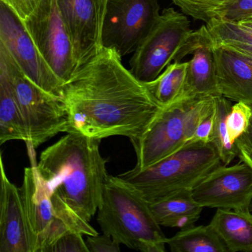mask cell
<instances>
[{
    "label": "cell",
    "instance_id": "6da1fadb",
    "mask_svg": "<svg viewBox=\"0 0 252 252\" xmlns=\"http://www.w3.org/2000/svg\"><path fill=\"white\" fill-rule=\"evenodd\" d=\"M61 101L67 114L66 133L98 140L139 138L163 108L118 53L105 48L64 82Z\"/></svg>",
    "mask_w": 252,
    "mask_h": 252
},
{
    "label": "cell",
    "instance_id": "7a4b0ae2",
    "mask_svg": "<svg viewBox=\"0 0 252 252\" xmlns=\"http://www.w3.org/2000/svg\"><path fill=\"white\" fill-rule=\"evenodd\" d=\"M101 140L70 132L45 149L38 170L51 192L90 222L102 201L109 176L108 158L100 151Z\"/></svg>",
    "mask_w": 252,
    "mask_h": 252
},
{
    "label": "cell",
    "instance_id": "3957f363",
    "mask_svg": "<svg viewBox=\"0 0 252 252\" xmlns=\"http://www.w3.org/2000/svg\"><path fill=\"white\" fill-rule=\"evenodd\" d=\"M97 222L104 234L129 249L164 252L167 237L149 203L119 176L109 175L104 184Z\"/></svg>",
    "mask_w": 252,
    "mask_h": 252
},
{
    "label": "cell",
    "instance_id": "277c9868",
    "mask_svg": "<svg viewBox=\"0 0 252 252\" xmlns=\"http://www.w3.org/2000/svg\"><path fill=\"white\" fill-rule=\"evenodd\" d=\"M31 166L24 171L20 187L31 252H45L62 236L70 231L97 235L89 222L78 215L58 194L51 192L37 168L35 150L27 144Z\"/></svg>",
    "mask_w": 252,
    "mask_h": 252
},
{
    "label": "cell",
    "instance_id": "5b68a950",
    "mask_svg": "<svg viewBox=\"0 0 252 252\" xmlns=\"http://www.w3.org/2000/svg\"><path fill=\"white\" fill-rule=\"evenodd\" d=\"M221 165L213 144L191 142L150 167L133 168L118 176L151 203L184 190L191 191Z\"/></svg>",
    "mask_w": 252,
    "mask_h": 252
},
{
    "label": "cell",
    "instance_id": "8992f818",
    "mask_svg": "<svg viewBox=\"0 0 252 252\" xmlns=\"http://www.w3.org/2000/svg\"><path fill=\"white\" fill-rule=\"evenodd\" d=\"M216 96L178 100L163 107L141 137L129 139L137 158L134 169L150 167L189 143L197 125L215 108Z\"/></svg>",
    "mask_w": 252,
    "mask_h": 252
},
{
    "label": "cell",
    "instance_id": "52a82bcc",
    "mask_svg": "<svg viewBox=\"0 0 252 252\" xmlns=\"http://www.w3.org/2000/svg\"><path fill=\"white\" fill-rule=\"evenodd\" d=\"M0 70L6 75L21 110L29 135L26 144L36 149L60 132H67V114L61 98L33 83L1 42Z\"/></svg>",
    "mask_w": 252,
    "mask_h": 252
},
{
    "label": "cell",
    "instance_id": "ba28073f",
    "mask_svg": "<svg viewBox=\"0 0 252 252\" xmlns=\"http://www.w3.org/2000/svg\"><path fill=\"white\" fill-rule=\"evenodd\" d=\"M196 31L190 29L187 16L165 8L148 36L140 44L129 62L130 71L143 83L155 80L172 62L191 54Z\"/></svg>",
    "mask_w": 252,
    "mask_h": 252
},
{
    "label": "cell",
    "instance_id": "9c48e42d",
    "mask_svg": "<svg viewBox=\"0 0 252 252\" xmlns=\"http://www.w3.org/2000/svg\"><path fill=\"white\" fill-rule=\"evenodd\" d=\"M160 15L158 0H107L103 48L115 50L122 58L134 53Z\"/></svg>",
    "mask_w": 252,
    "mask_h": 252
},
{
    "label": "cell",
    "instance_id": "30bf717a",
    "mask_svg": "<svg viewBox=\"0 0 252 252\" xmlns=\"http://www.w3.org/2000/svg\"><path fill=\"white\" fill-rule=\"evenodd\" d=\"M23 23L54 73L63 82L68 80L77 68L57 0H40Z\"/></svg>",
    "mask_w": 252,
    "mask_h": 252
},
{
    "label": "cell",
    "instance_id": "8fae6325",
    "mask_svg": "<svg viewBox=\"0 0 252 252\" xmlns=\"http://www.w3.org/2000/svg\"><path fill=\"white\" fill-rule=\"evenodd\" d=\"M0 42L8 48L23 73L39 88L61 98L64 82L50 67L23 20L0 1Z\"/></svg>",
    "mask_w": 252,
    "mask_h": 252
},
{
    "label": "cell",
    "instance_id": "7c38bea8",
    "mask_svg": "<svg viewBox=\"0 0 252 252\" xmlns=\"http://www.w3.org/2000/svg\"><path fill=\"white\" fill-rule=\"evenodd\" d=\"M191 193L203 207L250 210L252 167L243 161L231 166L221 165L200 181Z\"/></svg>",
    "mask_w": 252,
    "mask_h": 252
},
{
    "label": "cell",
    "instance_id": "4fadbf2b",
    "mask_svg": "<svg viewBox=\"0 0 252 252\" xmlns=\"http://www.w3.org/2000/svg\"><path fill=\"white\" fill-rule=\"evenodd\" d=\"M57 2L71 40L78 69L102 50L107 0H57Z\"/></svg>",
    "mask_w": 252,
    "mask_h": 252
},
{
    "label": "cell",
    "instance_id": "5bb4252c",
    "mask_svg": "<svg viewBox=\"0 0 252 252\" xmlns=\"http://www.w3.org/2000/svg\"><path fill=\"white\" fill-rule=\"evenodd\" d=\"M0 252H31L20 189L10 181L0 156Z\"/></svg>",
    "mask_w": 252,
    "mask_h": 252
},
{
    "label": "cell",
    "instance_id": "9a60e30c",
    "mask_svg": "<svg viewBox=\"0 0 252 252\" xmlns=\"http://www.w3.org/2000/svg\"><path fill=\"white\" fill-rule=\"evenodd\" d=\"M214 48L215 44L206 26H201L196 31L192 58L188 61L184 90L178 100L220 95L217 82Z\"/></svg>",
    "mask_w": 252,
    "mask_h": 252
},
{
    "label": "cell",
    "instance_id": "2e32d148",
    "mask_svg": "<svg viewBox=\"0 0 252 252\" xmlns=\"http://www.w3.org/2000/svg\"><path fill=\"white\" fill-rule=\"evenodd\" d=\"M220 95L252 104V61L221 45L214 48Z\"/></svg>",
    "mask_w": 252,
    "mask_h": 252
},
{
    "label": "cell",
    "instance_id": "e0dca14e",
    "mask_svg": "<svg viewBox=\"0 0 252 252\" xmlns=\"http://www.w3.org/2000/svg\"><path fill=\"white\" fill-rule=\"evenodd\" d=\"M209 225L228 252H252V214L250 210L218 209Z\"/></svg>",
    "mask_w": 252,
    "mask_h": 252
},
{
    "label": "cell",
    "instance_id": "ac0fdd59",
    "mask_svg": "<svg viewBox=\"0 0 252 252\" xmlns=\"http://www.w3.org/2000/svg\"><path fill=\"white\" fill-rule=\"evenodd\" d=\"M160 226L187 228L198 220L203 206L194 200L190 190H184L149 203Z\"/></svg>",
    "mask_w": 252,
    "mask_h": 252
},
{
    "label": "cell",
    "instance_id": "d6986e66",
    "mask_svg": "<svg viewBox=\"0 0 252 252\" xmlns=\"http://www.w3.org/2000/svg\"><path fill=\"white\" fill-rule=\"evenodd\" d=\"M13 140L28 143L29 135L9 81L0 70V144Z\"/></svg>",
    "mask_w": 252,
    "mask_h": 252
},
{
    "label": "cell",
    "instance_id": "ffe728a7",
    "mask_svg": "<svg viewBox=\"0 0 252 252\" xmlns=\"http://www.w3.org/2000/svg\"><path fill=\"white\" fill-rule=\"evenodd\" d=\"M172 252H228L210 225L189 227L167 239Z\"/></svg>",
    "mask_w": 252,
    "mask_h": 252
},
{
    "label": "cell",
    "instance_id": "44dd1931",
    "mask_svg": "<svg viewBox=\"0 0 252 252\" xmlns=\"http://www.w3.org/2000/svg\"><path fill=\"white\" fill-rule=\"evenodd\" d=\"M188 62L169 64L155 80L144 83L153 98L163 107L175 102L184 90Z\"/></svg>",
    "mask_w": 252,
    "mask_h": 252
},
{
    "label": "cell",
    "instance_id": "7402d4cb",
    "mask_svg": "<svg viewBox=\"0 0 252 252\" xmlns=\"http://www.w3.org/2000/svg\"><path fill=\"white\" fill-rule=\"evenodd\" d=\"M231 107V103L228 98L222 95H217L216 117L212 144L218 150L224 165L229 164L238 155L237 144L231 141L227 126V116Z\"/></svg>",
    "mask_w": 252,
    "mask_h": 252
},
{
    "label": "cell",
    "instance_id": "603a6c76",
    "mask_svg": "<svg viewBox=\"0 0 252 252\" xmlns=\"http://www.w3.org/2000/svg\"><path fill=\"white\" fill-rule=\"evenodd\" d=\"M186 16L206 24L218 19L220 13L237 0H172Z\"/></svg>",
    "mask_w": 252,
    "mask_h": 252
},
{
    "label": "cell",
    "instance_id": "cb8c5ba5",
    "mask_svg": "<svg viewBox=\"0 0 252 252\" xmlns=\"http://www.w3.org/2000/svg\"><path fill=\"white\" fill-rule=\"evenodd\" d=\"M206 26L215 45L240 42L252 46V32L242 29L237 23L214 19Z\"/></svg>",
    "mask_w": 252,
    "mask_h": 252
},
{
    "label": "cell",
    "instance_id": "d4e9b609",
    "mask_svg": "<svg viewBox=\"0 0 252 252\" xmlns=\"http://www.w3.org/2000/svg\"><path fill=\"white\" fill-rule=\"evenodd\" d=\"M252 116V108L250 104L237 102L231 106L227 116L226 123L230 138L234 144L247 132Z\"/></svg>",
    "mask_w": 252,
    "mask_h": 252
},
{
    "label": "cell",
    "instance_id": "484cf974",
    "mask_svg": "<svg viewBox=\"0 0 252 252\" xmlns=\"http://www.w3.org/2000/svg\"><path fill=\"white\" fill-rule=\"evenodd\" d=\"M84 234L79 231H70L62 236L45 252H89Z\"/></svg>",
    "mask_w": 252,
    "mask_h": 252
},
{
    "label": "cell",
    "instance_id": "4316f807",
    "mask_svg": "<svg viewBox=\"0 0 252 252\" xmlns=\"http://www.w3.org/2000/svg\"><path fill=\"white\" fill-rule=\"evenodd\" d=\"M252 16V0H237L220 13L217 20L237 23Z\"/></svg>",
    "mask_w": 252,
    "mask_h": 252
},
{
    "label": "cell",
    "instance_id": "83f0119b",
    "mask_svg": "<svg viewBox=\"0 0 252 252\" xmlns=\"http://www.w3.org/2000/svg\"><path fill=\"white\" fill-rule=\"evenodd\" d=\"M215 117H216V99L215 107L209 114L206 115L197 125L191 142H200L203 144H212L215 132Z\"/></svg>",
    "mask_w": 252,
    "mask_h": 252
},
{
    "label": "cell",
    "instance_id": "f1b7e54d",
    "mask_svg": "<svg viewBox=\"0 0 252 252\" xmlns=\"http://www.w3.org/2000/svg\"><path fill=\"white\" fill-rule=\"evenodd\" d=\"M87 246L89 252H120V243L116 242L111 236L104 234L100 235L87 236Z\"/></svg>",
    "mask_w": 252,
    "mask_h": 252
},
{
    "label": "cell",
    "instance_id": "f546056e",
    "mask_svg": "<svg viewBox=\"0 0 252 252\" xmlns=\"http://www.w3.org/2000/svg\"><path fill=\"white\" fill-rule=\"evenodd\" d=\"M11 8L23 21L33 12L40 0H0Z\"/></svg>",
    "mask_w": 252,
    "mask_h": 252
},
{
    "label": "cell",
    "instance_id": "4dcf8cb0",
    "mask_svg": "<svg viewBox=\"0 0 252 252\" xmlns=\"http://www.w3.org/2000/svg\"><path fill=\"white\" fill-rule=\"evenodd\" d=\"M221 46L225 47L246 58L252 61V46L246 45V44L240 43V42H228V43L220 45Z\"/></svg>",
    "mask_w": 252,
    "mask_h": 252
},
{
    "label": "cell",
    "instance_id": "1f68e13d",
    "mask_svg": "<svg viewBox=\"0 0 252 252\" xmlns=\"http://www.w3.org/2000/svg\"><path fill=\"white\" fill-rule=\"evenodd\" d=\"M236 144L238 149L237 157L240 159L241 161L248 163L252 167V148L240 144Z\"/></svg>",
    "mask_w": 252,
    "mask_h": 252
},
{
    "label": "cell",
    "instance_id": "d6a6232c",
    "mask_svg": "<svg viewBox=\"0 0 252 252\" xmlns=\"http://www.w3.org/2000/svg\"><path fill=\"white\" fill-rule=\"evenodd\" d=\"M251 106H252V104ZM236 144H242V145H245L246 147L252 148V116L247 132L236 141Z\"/></svg>",
    "mask_w": 252,
    "mask_h": 252
},
{
    "label": "cell",
    "instance_id": "836d02e7",
    "mask_svg": "<svg viewBox=\"0 0 252 252\" xmlns=\"http://www.w3.org/2000/svg\"><path fill=\"white\" fill-rule=\"evenodd\" d=\"M235 23H237L242 29H244L246 30L252 32V17H248V18L240 20V21L237 22Z\"/></svg>",
    "mask_w": 252,
    "mask_h": 252
}]
</instances>
